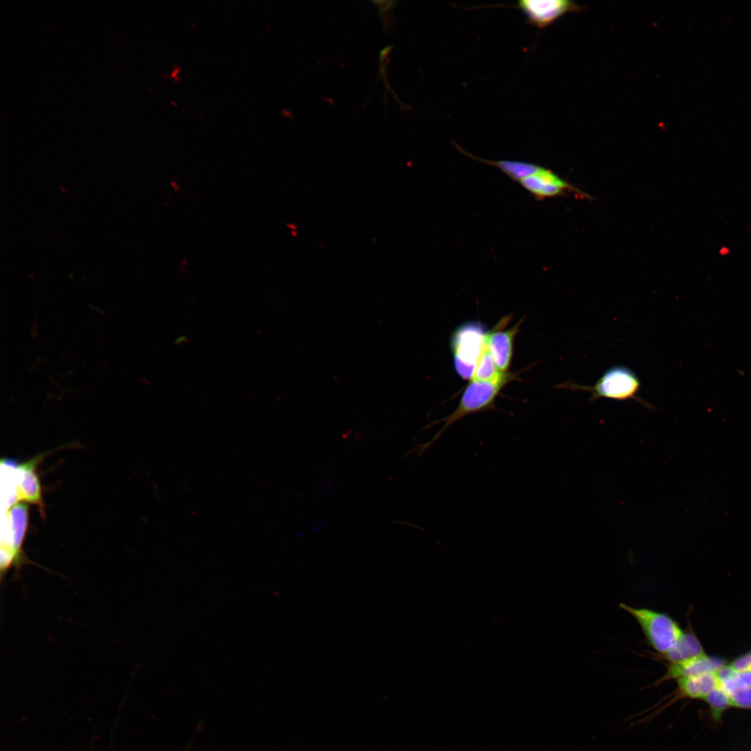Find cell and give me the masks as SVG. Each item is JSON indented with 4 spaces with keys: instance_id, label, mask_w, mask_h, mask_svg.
Segmentation results:
<instances>
[{
    "instance_id": "obj_2",
    "label": "cell",
    "mask_w": 751,
    "mask_h": 751,
    "mask_svg": "<svg viewBox=\"0 0 751 751\" xmlns=\"http://www.w3.org/2000/svg\"><path fill=\"white\" fill-rule=\"evenodd\" d=\"M511 378L512 375L498 382L471 381L465 388L456 409L448 416L426 426L425 428L439 423H444L443 427L428 442L416 445L412 453L415 452L419 455L424 453L451 426L466 416L494 409L495 398Z\"/></svg>"
},
{
    "instance_id": "obj_5",
    "label": "cell",
    "mask_w": 751,
    "mask_h": 751,
    "mask_svg": "<svg viewBox=\"0 0 751 751\" xmlns=\"http://www.w3.org/2000/svg\"><path fill=\"white\" fill-rule=\"evenodd\" d=\"M486 335L483 327L475 323H467L453 334L451 348L455 367L464 379H471L474 369L485 345Z\"/></svg>"
},
{
    "instance_id": "obj_13",
    "label": "cell",
    "mask_w": 751,
    "mask_h": 751,
    "mask_svg": "<svg viewBox=\"0 0 751 751\" xmlns=\"http://www.w3.org/2000/svg\"><path fill=\"white\" fill-rule=\"evenodd\" d=\"M511 376L498 369L486 344L476 365L471 381L498 382Z\"/></svg>"
},
{
    "instance_id": "obj_17",
    "label": "cell",
    "mask_w": 751,
    "mask_h": 751,
    "mask_svg": "<svg viewBox=\"0 0 751 751\" xmlns=\"http://www.w3.org/2000/svg\"><path fill=\"white\" fill-rule=\"evenodd\" d=\"M736 680L738 684L751 688V670L737 672Z\"/></svg>"
},
{
    "instance_id": "obj_15",
    "label": "cell",
    "mask_w": 751,
    "mask_h": 751,
    "mask_svg": "<svg viewBox=\"0 0 751 751\" xmlns=\"http://www.w3.org/2000/svg\"><path fill=\"white\" fill-rule=\"evenodd\" d=\"M736 673L720 680V683L730 695L733 707L751 709V688L738 684Z\"/></svg>"
},
{
    "instance_id": "obj_12",
    "label": "cell",
    "mask_w": 751,
    "mask_h": 751,
    "mask_svg": "<svg viewBox=\"0 0 751 751\" xmlns=\"http://www.w3.org/2000/svg\"><path fill=\"white\" fill-rule=\"evenodd\" d=\"M704 649L696 636L688 630L683 633L682 636L668 652L663 654H655L656 659L668 661V663L678 662L704 654Z\"/></svg>"
},
{
    "instance_id": "obj_8",
    "label": "cell",
    "mask_w": 751,
    "mask_h": 751,
    "mask_svg": "<svg viewBox=\"0 0 751 751\" xmlns=\"http://www.w3.org/2000/svg\"><path fill=\"white\" fill-rule=\"evenodd\" d=\"M506 323L507 321H501L496 328L487 332L486 335L487 348L496 367L502 373H507L510 367L512 356L513 341L520 325L519 322L512 328L503 330V325Z\"/></svg>"
},
{
    "instance_id": "obj_11",
    "label": "cell",
    "mask_w": 751,
    "mask_h": 751,
    "mask_svg": "<svg viewBox=\"0 0 751 751\" xmlns=\"http://www.w3.org/2000/svg\"><path fill=\"white\" fill-rule=\"evenodd\" d=\"M677 687L671 703L681 698L704 700L706 695L720 684L716 672H708L681 677L676 680Z\"/></svg>"
},
{
    "instance_id": "obj_6",
    "label": "cell",
    "mask_w": 751,
    "mask_h": 751,
    "mask_svg": "<svg viewBox=\"0 0 751 751\" xmlns=\"http://www.w3.org/2000/svg\"><path fill=\"white\" fill-rule=\"evenodd\" d=\"M525 15L527 22L539 29H544L569 13H579L584 8L569 0H521L516 3Z\"/></svg>"
},
{
    "instance_id": "obj_3",
    "label": "cell",
    "mask_w": 751,
    "mask_h": 751,
    "mask_svg": "<svg viewBox=\"0 0 751 751\" xmlns=\"http://www.w3.org/2000/svg\"><path fill=\"white\" fill-rule=\"evenodd\" d=\"M620 608L630 614L639 624L649 645L658 654L670 651L684 631L667 613L647 608H633L624 603Z\"/></svg>"
},
{
    "instance_id": "obj_4",
    "label": "cell",
    "mask_w": 751,
    "mask_h": 751,
    "mask_svg": "<svg viewBox=\"0 0 751 751\" xmlns=\"http://www.w3.org/2000/svg\"><path fill=\"white\" fill-rule=\"evenodd\" d=\"M7 521L9 535L2 540L1 545V579L9 569L15 567L19 570L28 561L22 549L29 522V506L26 503L17 502L9 506Z\"/></svg>"
},
{
    "instance_id": "obj_16",
    "label": "cell",
    "mask_w": 751,
    "mask_h": 751,
    "mask_svg": "<svg viewBox=\"0 0 751 751\" xmlns=\"http://www.w3.org/2000/svg\"><path fill=\"white\" fill-rule=\"evenodd\" d=\"M730 665L737 672L751 670V652L739 656Z\"/></svg>"
},
{
    "instance_id": "obj_9",
    "label": "cell",
    "mask_w": 751,
    "mask_h": 751,
    "mask_svg": "<svg viewBox=\"0 0 751 751\" xmlns=\"http://www.w3.org/2000/svg\"><path fill=\"white\" fill-rule=\"evenodd\" d=\"M723 665H725L723 659L709 656L705 654L681 661L668 663L665 674L653 685L659 686L664 681L671 679L677 680L681 677L716 672Z\"/></svg>"
},
{
    "instance_id": "obj_1",
    "label": "cell",
    "mask_w": 751,
    "mask_h": 751,
    "mask_svg": "<svg viewBox=\"0 0 751 751\" xmlns=\"http://www.w3.org/2000/svg\"><path fill=\"white\" fill-rule=\"evenodd\" d=\"M556 387L588 392L590 394L588 400L590 403L601 398L622 402L634 400L649 410L656 409L654 405L639 396L640 380L631 369L624 365H615L608 368L594 385H582L569 380L558 385Z\"/></svg>"
},
{
    "instance_id": "obj_10",
    "label": "cell",
    "mask_w": 751,
    "mask_h": 751,
    "mask_svg": "<svg viewBox=\"0 0 751 751\" xmlns=\"http://www.w3.org/2000/svg\"><path fill=\"white\" fill-rule=\"evenodd\" d=\"M44 455L34 457L32 460L17 465L22 472V478L16 487V503L25 501L36 505L42 517H45V509L42 499V489L35 468Z\"/></svg>"
},
{
    "instance_id": "obj_14",
    "label": "cell",
    "mask_w": 751,
    "mask_h": 751,
    "mask_svg": "<svg viewBox=\"0 0 751 751\" xmlns=\"http://www.w3.org/2000/svg\"><path fill=\"white\" fill-rule=\"evenodd\" d=\"M704 701L709 706L711 718L716 722L721 720L725 711L733 707L730 695L720 683L706 695Z\"/></svg>"
},
{
    "instance_id": "obj_7",
    "label": "cell",
    "mask_w": 751,
    "mask_h": 751,
    "mask_svg": "<svg viewBox=\"0 0 751 751\" xmlns=\"http://www.w3.org/2000/svg\"><path fill=\"white\" fill-rule=\"evenodd\" d=\"M518 183L538 200L561 196L567 191L576 192L584 197H588L570 183L543 166H540L538 171Z\"/></svg>"
}]
</instances>
